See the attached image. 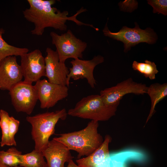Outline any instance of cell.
<instances>
[{
	"label": "cell",
	"instance_id": "cell-2",
	"mask_svg": "<svg viewBox=\"0 0 167 167\" xmlns=\"http://www.w3.org/2000/svg\"><path fill=\"white\" fill-rule=\"evenodd\" d=\"M98 122L91 120L82 130L59 134L53 139L65 145L69 150L76 152L77 158L88 156L102 143V136L98 133Z\"/></svg>",
	"mask_w": 167,
	"mask_h": 167
},
{
	"label": "cell",
	"instance_id": "cell-25",
	"mask_svg": "<svg viewBox=\"0 0 167 167\" xmlns=\"http://www.w3.org/2000/svg\"><path fill=\"white\" fill-rule=\"evenodd\" d=\"M67 167H79L76 165L73 161V160H71L68 163Z\"/></svg>",
	"mask_w": 167,
	"mask_h": 167
},
{
	"label": "cell",
	"instance_id": "cell-26",
	"mask_svg": "<svg viewBox=\"0 0 167 167\" xmlns=\"http://www.w3.org/2000/svg\"><path fill=\"white\" fill-rule=\"evenodd\" d=\"M0 167H10L0 162Z\"/></svg>",
	"mask_w": 167,
	"mask_h": 167
},
{
	"label": "cell",
	"instance_id": "cell-24",
	"mask_svg": "<svg viewBox=\"0 0 167 167\" xmlns=\"http://www.w3.org/2000/svg\"><path fill=\"white\" fill-rule=\"evenodd\" d=\"M20 124L19 121L13 116L9 118V137L11 146H16V143L15 139V136L18 130Z\"/></svg>",
	"mask_w": 167,
	"mask_h": 167
},
{
	"label": "cell",
	"instance_id": "cell-17",
	"mask_svg": "<svg viewBox=\"0 0 167 167\" xmlns=\"http://www.w3.org/2000/svg\"><path fill=\"white\" fill-rule=\"evenodd\" d=\"M146 93L148 94L150 97L151 106L146 123L151 118L155 112V108L157 104L167 96V84H152L148 87Z\"/></svg>",
	"mask_w": 167,
	"mask_h": 167
},
{
	"label": "cell",
	"instance_id": "cell-1",
	"mask_svg": "<svg viewBox=\"0 0 167 167\" xmlns=\"http://www.w3.org/2000/svg\"><path fill=\"white\" fill-rule=\"evenodd\" d=\"M29 7L23 11L25 18L28 21L34 24V28L31 31V34L41 36L45 29L51 27L61 31H65L67 27V20L72 21L78 25H85L93 28L96 31L98 29L90 24H85L79 20L77 17L80 14L87 10L82 7L73 15L68 17L67 11H61L52 6L56 2L55 0H28Z\"/></svg>",
	"mask_w": 167,
	"mask_h": 167
},
{
	"label": "cell",
	"instance_id": "cell-22",
	"mask_svg": "<svg viewBox=\"0 0 167 167\" xmlns=\"http://www.w3.org/2000/svg\"><path fill=\"white\" fill-rule=\"evenodd\" d=\"M8 113L3 110H0V127L2 132L0 146H11L9 137V118Z\"/></svg>",
	"mask_w": 167,
	"mask_h": 167
},
{
	"label": "cell",
	"instance_id": "cell-15",
	"mask_svg": "<svg viewBox=\"0 0 167 167\" xmlns=\"http://www.w3.org/2000/svg\"><path fill=\"white\" fill-rule=\"evenodd\" d=\"M42 152L46 160L47 167H65V163L73 158L66 147L53 139L49 141Z\"/></svg>",
	"mask_w": 167,
	"mask_h": 167
},
{
	"label": "cell",
	"instance_id": "cell-20",
	"mask_svg": "<svg viewBox=\"0 0 167 167\" xmlns=\"http://www.w3.org/2000/svg\"><path fill=\"white\" fill-rule=\"evenodd\" d=\"M132 68L135 70L143 75L146 78L150 80L156 79V75L159 72L154 62L146 60L144 62H138L134 61Z\"/></svg>",
	"mask_w": 167,
	"mask_h": 167
},
{
	"label": "cell",
	"instance_id": "cell-3",
	"mask_svg": "<svg viewBox=\"0 0 167 167\" xmlns=\"http://www.w3.org/2000/svg\"><path fill=\"white\" fill-rule=\"evenodd\" d=\"M67 114L63 108L27 117V121L32 126L31 134L35 143V149L42 152L48 144L49 137L54 134L58 121L59 119L65 120Z\"/></svg>",
	"mask_w": 167,
	"mask_h": 167
},
{
	"label": "cell",
	"instance_id": "cell-8",
	"mask_svg": "<svg viewBox=\"0 0 167 167\" xmlns=\"http://www.w3.org/2000/svg\"><path fill=\"white\" fill-rule=\"evenodd\" d=\"M11 103L17 112L28 115L32 113L38 100L37 91L34 85L22 81L9 91Z\"/></svg>",
	"mask_w": 167,
	"mask_h": 167
},
{
	"label": "cell",
	"instance_id": "cell-10",
	"mask_svg": "<svg viewBox=\"0 0 167 167\" xmlns=\"http://www.w3.org/2000/svg\"><path fill=\"white\" fill-rule=\"evenodd\" d=\"M37 89L41 109H49L67 97L68 87L49 83L45 79L40 80L34 85Z\"/></svg>",
	"mask_w": 167,
	"mask_h": 167
},
{
	"label": "cell",
	"instance_id": "cell-14",
	"mask_svg": "<svg viewBox=\"0 0 167 167\" xmlns=\"http://www.w3.org/2000/svg\"><path fill=\"white\" fill-rule=\"evenodd\" d=\"M147 159V156L143 152L136 149H126L109 153L97 167H126L130 161L143 163Z\"/></svg>",
	"mask_w": 167,
	"mask_h": 167
},
{
	"label": "cell",
	"instance_id": "cell-27",
	"mask_svg": "<svg viewBox=\"0 0 167 167\" xmlns=\"http://www.w3.org/2000/svg\"><path fill=\"white\" fill-rule=\"evenodd\" d=\"M2 60V59H1V58H0V62L1 61V60Z\"/></svg>",
	"mask_w": 167,
	"mask_h": 167
},
{
	"label": "cell",
	"instance_id": "cell-21",
	"mask_svg": "<svg viewBox=\"0 0 167 167\" xmlns=\"http://www.w3.org/2000/svg\"><path fill=\"white\" fill-rule=\"evenodd\" d=\"M22 152L12 147L6 151H0V162L10 167H18Z\"/></svg>",
	"mask_w": 167,
	"mask_h": 167
},
{
	"label": "cell",
	"instance_id": "cell-19",
	"mask_svg": "<svg viewBox=\"0 0 167 167\" xmlns=\"http://www.w3.org/2000/svg\"><path fill=\"white\" fill-rule=\"evenodd\" d=\"M4 32V29H0V58L2 59L9 56H21L28 53V48L17 47L6 42L2 37Z\"/></svg>",
	"mask_w": 167,
	"mask_h": 167
},
{
	"label": "cell",
	"instance_id": "cell-12",
	"mask_svg": "<svg viewBox=\"0 0 167 167\" xmlns=\"http://www.w3.org/2000/svg\"><path fill=\"white\" fill-rule=\"evenodd\" d=\"M45 58V75L50 83L67 86V78L69 73L65 63L60 62L56 51L48 47Z\"/></svg>",
	"mask_w": 167,
	"mask_h": 167
},
{
	"label": "cell",
	"instance_id": "cell-16",
	"mask_svg": "<svg viewBox=\"0 0 167 167\" xmlns=\"http://www.w3.org/2000/svg\"><path fill=\"white\" fill-rule=\"evenodd\" d=\"M111 140L109 135H106L102 144L92 153L76 160L77 165L79 167H97L109 156V145Z\"/></svg>",
	"mask_w": 167,
	"mask_h": 167
},
{
	"label": "cell",
	"instance_id": "cell-7",
	"mask_svg": "<svg viewBox=\"0 0 167 167\" xmlns=\"http://www.w3.org/2000/svg\"><path fill=\"white\" fill-rule=\"evenodd\" d=\"M147 88L145 84L136 82L130 78L101 90L100 95L106 105L118 106L120 100L126 94L143 95L146 93Z\"/></svg>",
	"mask_w": 167,
	"mask_h": 167
},
{
	"label": "cell",
	"instance_id": "cell-11",
	"mask_svg": "<svg viewBox=\"0 0 167 167\" xmlns=\"http://www.w3.org/2000/svg\"><path fill=\"white\" fill-rule=\"evenodd\" d=\"M104 61V58L101 55L95 56L90 60L79 58L72 60L71 62L72 66L70 68L69 73L67 76V86H69L71 78L75 80L85 78L90 87L94 88L96 84L93 75L94 70L97 65Z\"/></svg>",
	"mask_w": 167,
	"mask_h": 167
},
{
	"label": "cell",
	"instance_id": "cell-4",
	"mask_svg": "<svg viewBox=\"0 0 167 167\" xmlns=\"http://www.w3.org/2000/svg\"><path fill=\"white\" fill-rule=\"evenodd\" d=\"M117 107L107 106L100 95H92L83 98L67 113L70 116L83 119L98 122L106 121L115 115Z\"/></svg>",
	"mask_w": 167,
	"mask_h": 167
},
{
	"label": "cell",
	"instance_id": "cell-18",
	"mask_svg": "<svg viewBox=\"0 0 167 167\" xmlns=\"http://www.w3.org/2000/svg\"><path fill=\"white\" fill-rule=\"evenodd\" d=\"M42 152L33 150L31 152L20 156L19 166L47 167V162Z\"/></svg>",
	"mask_w": 167,
	"mask_h": 167
},
{
	"label": "cell",
	"instance_id": "cell-6",
	"mask_svg": "<svg viewBox=\"0 0 167 167\" xmlns=\"http://www.w3.org/2000/svg\"><path fill=\"white\" fill-rule=\"evenodd\" d=\"M53 44L56 47L59 61L65 63L70 58H82L87 43L77 38L70 30L59 35L54 32L50 33Z\"/></svg>",
	"mask_w": 167,
	"mask_h": 167
},
{
	"label": "cell",
	"instance_id": "cell-23",
	"mask_svg": "<svg viewBox=\"0 0 167 167\" xmlns=\"http://www.w3.org/2000/svg\"><path fill=\"white\" fill-rule=\"evenodd\" d=\"M148 4L153 8L154 13H158L165 16L167 15V1L166 0H147Z\"/></svg>",
	"mask_w": 167,
	"mask_h": 167
},
{
	"label": "cell",
	"instance_id": "cell-13",
	"mask_svg": "<svg viewBox=\"0 0 167 167\" xmlns=\"http://www.w3.org/2000/svg\"><path fill=\"white\" fill-rule=\"evenodd\" d=\"M23 77L20 65L16 56L5 58L0 62V89L9 91L22 81Z\"/></svg>",
	"mask_w": 167,
	"mask_h": 167
},
{
	"label": "cell",
	"instance_id": "cell-5",
	"mask_svg": "<svg viewBox=\"0 0 167 167\" xmlns=\"http://www.w3.org/2000/svg\"><path fill=\"white\" fill-rule=\"evenodd\" d=\"M135 24L134 28L125 26L118 32H113L109 31L106 23L103 32L104 36L122 42L124 44V51L125 53L130 50L132 47L141 42L150 44L156 43L158 38L153 29L148 28L145 30L142 29L136 22Z\"/></svg>",
	"mask_w": 167,
	"mask_h": 167
},
{
	"label": "cell",
	"instance_id": "cell-9",
	"mask_svg": "<svg viewBox=\"0 0 167 167\" xmlns=\"http://www.w3.org/2000/svg\"><path fill=\"white\" fill-rule=\"evenodd\" d=\"M20 57L24 82L32 84L45 76V58L39 49H36Z\"/></svg>",
	"mask_w": 167,
	"mask_h": 167
}]
</instances>
